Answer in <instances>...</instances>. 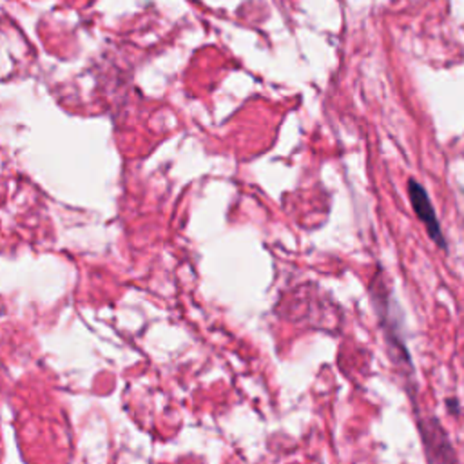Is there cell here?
<instances>
[{
	"mask_svg": "<svg viewBox=\"0 0 464 464\" xmlns=\"http://www.w3.org/2000/svg\"><path fill=\"white\" fill-rule=\"evenodd\" d=\"M408 196H410V201H411V207L417 214V218L422 221V225L426 227L430 237L440 246V248H446V241H444V236H442V230H440V223L437 219V214L433 210V205L424 190V187L415 181L413 178L408 179Z\"/></svg>",
	"mask_w": 464,
	"mask_h": 464,
	"instance_id": "6da1fadb",
	"label": "cell"
},
{
	"mask_svg": "<svg viewBox=\"0 0 464 464\" xmlns=\"http://www.w3.org/2000/svg\"><path fill=\"white\" fill-rule=\"evenodd\" d=\"M420 431H422V440L426 444V451H428L430 459L431 460H450L448 455H444V451L451 453V448H450V444L446 440V433L439 426V422L428 420L426 426L420 424Z\"/></svg>",
	"mask_w": 464,
	"mask_h": 464,
	"instance_id": "7a4b0ae2",
	"label": "cell"
}]
</instances>
